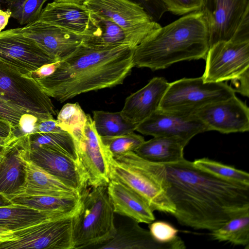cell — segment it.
Returning a JSON list of instances; mask_svg holds the SVG:
<instances>
[{"label": "cell", "instance_id": "1", "mask_svg": "<svg viewBox=\"0 0 249 249\" xmlns=\"http://www.w3.org/2000/svg\"><path fill=\"white\" fill-rule=\"evenodd\" d=\"M161 165L173 215L181 225L212 231L249 212V186L217 178L185 159Z\"/></svg>", "mask_w": 249, "mask_h": 249}, {"label": "cell", "instance_id": "2", "mask_svg": "<svg viewBox=\"0 0 249 249\" xmlns=\"http://www.w3.org/2000/svg\"><path fill=\"white\" fill-rule=\"evenodd\" d=\"M134 48L85 42L58 62L51 74L35 79L46 94L63 102L91 91L121 85L134 67Z\"/></svg>", "mask_w": 249, "mask_h": 249}, {"label": "cell", "instance_id": "3", "mask_svg": "<svg viewBox=\"0 0 249 249\" xmlns=\"http://www.w3.org/2000/svg\"><path fill=\"white\" fill-rule=\"evenodd\" d=\"M210 48L208 26L200 11L160 26L134 49V67L152 71L185 60L205 59Z\"/></svg>", "mask_w": 249, "mask_h": 249}, {"label": "cell", "instance_id": "4", "mask_svg": "<svg viewBox=\"0 0 249 249\" xmlns=\"http://www.w3.org/2000/svg\"><path fill=\"white\" fill-rule=\"evenodd\" d=\"M110 180L118 181L139 195L153 211L173 214L175 211L168 198L161 163L146 160L131 151L117 157L107 156Z\"/></svg>", "mask_w": 249, "mask_h": 249}, {"label": "cell", "instance_id": "5", "mask_svg": "<svg viewBox=\"0 0 249 249\" xmlns=\"http://www.w3.org/2000/svg\"><path fill=\"white\" fill-rule=\"evenodd\" d=\"M81 199L73 216V249H94L114 236L115 213L107 186L90 187L81 194Z\"/></svg>", "mask_w": 249, "mask_h": 249}, {"label": "cell", "instance_id": "6", "mask_svg": "<svg viewBox=\"0 0 249 249\" xmlns=\"http://www.w3.org/2000/svg\"><path fill=\"white\" fill-rule=\"evenodd\" d=\"M235 93L230 86L223 82H206L202 76L183 78L169 83L159 109L194 113L209 104L229 99Z\"/></svg>", "mask_w": 249, "mask_h": 249}, {"label": "cell", "instance_id": "7", "mask_svg": "<svg viewBox=\"0 0 249 249\" xmlns=\"http://www.w3.org/2000/svg\"><path fill=\"white\" fill-rule=\"evenodd\" d=\"M0 97L39 121L53 119L56 114L50 97L35 79L0 61Z\"/></svg>", "mask_w": 249, "mask_h": 249}, {"label": "cell", "instance_id": "8", "mask_svg": "<svg viewBox=\"0 0 249 249\" xmlns=\"http://www.w3.org/2000/svg\"><path fill=\"white\" fill-rule=\"evenodd\" d=\"M206 82L231 81L249 70V30L239 28L228 41L211 45L204 59Z\"/></svg>", "mask_w": 249, "mask_h": 249}, {"label": "cell", "instance_id": "9", "mask_svg": "<svg viewBox=\"0 0 249 249\" xmlns=\"http://www.w3.org/2000/svg\"><path fill=\"white\" fill-rule=\"evenodd\" d=\"M83 4L94 14L120 26L129 45L134 48L161 26L140 5L131 0H85Z\"/></svg>", "mask_w": 249, "mask_h": 249}, {"label": "cell", "instance_id": "10", "mask_svg": "<svg viewBox=\"0 0 249 249\" xmlns=\"http://www.w3.org/2000/svg\"><path fill=\"white\" fill-rule=\"evenodd\" d=\"M74 215L46 220L14 231L15 239L0 243V249H73Z\"/></svg>", "mask_w": 249, "mask_h": 249}, {"label": "cell", "instance_id": "11", "mask_svg": "<svg viewBox=\"0 0 249 249\" xmlns=\"http://www.w3.org/2000/svg\"><path fill=\"white\" fill-rule=\"evenodd\" d=\"M78 159L88 178L89 187L107 186L110 181L107 156L109 153L87 114L83 129L72 135Z\"/></svg>", "mask_w": 249, "mask_h": 249}, {"label": "cell", "instance_id": "12", "mask_svg": "<svg viewBox=\"0 0 249 249\" xmlns=\"http://www.w3.org/2000/svg\"><path fill=\"white\" fill-rule=\"evenodd\" d=\"M0 61L25 75L57 60L33 40L13 31L0 32Z\"/></svg>", "mask_w": 249, "mask_h": 249}, {"label": "cell", "instance_id": "13", "mask_svg": "<svg viewBox=\"0 0 249 249\" xmlns=\"http://www.w3.org/2000/svg\"><path fill=\"white\" fill-rule=\"evenodd\" d=\"M200 11L207 23L210 47L233 36L249 13V0H203Z\"/></svg>", "mask_w": 249, "mask_h": 249}, {"label": "cell", "instance_id": "14", "mask_svg": "<svg viewBox=\"0 0 249 249\" xmlns=\"http://www.w3.org/2000/svg\"><path fill=\"white\" fill-rule=\"evenodd\" d=\"M37 20L83 36L96 38L101 34L96 17L84 4L53 1L43 8Z\"/></svg>", "mask_w": 249, "mask_h": 249}, {"label": "cell", "instance_id": "15", "mask_svg": "<svg viewBox=\"0 0 249 249\" xmlns=\"http://www.w3.org/2000/svg\"><path fill=\"white\" fill-rule=\"evenodd\" d=\"M135 130L153 137H176L187 143L196 135L208 131L194 113L170 112L159 108L138 124Z\"/></svg>", "mask_w": 249, "mask_h": 249}, {"label": "cell", "instance_id": "16", "mask_svg": "<svg viewBox=\"0 0 249 249\" xmlns=\"http://www.w3.org/2000/svg\"><path fill=\"white\" fill-rule=\"evenodd\" d=\"M12 30L33 40L58 61L69 55L89 37L39 20Z\"/></svg>", "mask_w": 249, "mask_h": 249}, {"label": "cell", "instance_id": "17", "mask_svg": "<svg viewBox=\"0 0 249 249\" xmlns=\"http://www.w3.org/2000/svg\"><path fill=\"white\" fill-rule=\"evenodd\" d=\"M194 114L208 131L229 134L249 130V108L235 95L205 106Z\"/></svg>", "mask_w": 249, "mask_h": 249}, {"label": "cell", "instance_id": "18", "mask_svg": "<svg viewBox=\"0 0 249 249\" xmlns=\"http://www.w3.org/2000/svg\"><path fill=\"white\" fill-rule=\"evenodd\" d=\"M29 158L36 164L81 195L89 187L88 178L79 160L49 148L31 149Z\"/></svg>", "mask_w": 249, "mask_h": 249}, {"label": "cell", "instance_id": "19", "mask_svg": "<svg viewBox=\"0 0 249 249\" xmlns=\"http://www.w3.org/2000/svg\"><path fill=\"white\" fill-rule=\"evenodd\" d=\"M169 83L163 77H155L143 88L130 94L121 113L127 121L138 124L157 110Z\"/></svg>", "mask_w": 249, "mask_h": 249}, {"label": "cell", "instance_id": "20", "mask_svg": "<svg viewBox=\"0 0 249 249\" xmlns=\"http://www.w3.org/2000/svg\"><path fill=\"white\" fill-rule=\"evenodd\" d=\"M29 153L25 157L24 183L17 192L6 199L7 201L17 197L33 196H77L81 195L31 160Z\"/></svg>", "mask_w": 249, "mask_h": 249}, {"label": "cell", "instance_id": "21", "mask_svg": "<svg viewBox=\"0 0 249 249\" xmlns=\"http://www.w3.org/2000/svg\"><path fill=\"white\" fill-rule=\"evenodd\" d=\"M29 136L20 138L0 160V195L5 199L17 192L24 183L25 157L31 150Z\"/></svg>", "mask_w": 249, "mask_h": 249}, {"label": "cell", "instance_id": "22", "mask_svg": "<svg viewBox=\"0 0 249 249\" xmlns=\"http://www.w3.org/2000/svg\"><path fill=\"white\" fill-rule=\"evenodd\" d=\"M128 222L116 226L114 236L108 241L96 246L97 249H183L186 247L179 237L170 244L156 242L139 223L130 218Z\"/></svg>", "mask_w": 249, "mask_h": 249}, {"label": "cell", "instance_id": "23", "mask_svg": "<svg viewBox=\"0 0 249 249\" xmlns=\"http://www.w3.org/2000/svg\"><path fill=\"white\" fill-rule=\"evenodd\" d=\"M107 193L115 213L138 223L150 224L155 220L153 211L137 193L122 183L110 180Z\"/></svg>", "mask_w": 249, "mask_h": 249}, {"label": "cell", "instance_id": "24", "mask_svg": "<svg viewBox=\"0 0 249 249\" xmlns=\"http://www.w3.org/2000/svg\"><path fill=\"white\" fill-rule=\"evenodd\" d=\"M79 209L71 212L40 211L20 204L10 203L0 206V227L14 231L46 220L74 215Z\"/></svg>", "mask_w": 249, "mask_h": 249}, {"label": "cell", "instance_id": "25", "mask_svg": "<svg viewBox=\"0 0 249 249\" xmlns=\"http://www.w3.org/2000/svg\"><path fill=\"white\" fill-rule=\"evenodd\" d=\"M187 144L176 137L155 136L144 141L134 152L146 160L166 164L184 159V149Z\"/></svg>", "mask_w": 249, "mask_h": 249}, {"label": "cell", "instance_id": "26", "mask_svg": "<svg viewBox=\"0 0 249 249\" xmlns=\"http://www.w3.org/2000/svg\"><path fill=\"white\" fill-rule=\"evenodd\" d=\"M10 203L20 204L40 211L71 212L81 205V195L77 196H33L13 198Z\"/></svg>", "mask_w": 249, "mask_h": 249}, {"label": "cell", "instance_id": "27", "mask_svg": "<svg viewBox=\"0 0 249 249\" xmlns=\"http://www.w3.org/2000/svg\"><path fill=\"white\" fill-rule=\"evenodd\" d=\"M211 233L213 238L249 248V212L234 217Z\"/></svg>", "mask_w": 249, "mask_h": 249}, {"label": "cell", "instance_id": "28", "mask_svg": "<svg viewBox=\"0 0 249 249\" xmlns=\"http://www.w3.org/2000/svg\"><path fill=\"white\" fill-rule=\"evenodd\" d=\"M31 149L43 147L79 160L72 136L68 132L34 133L30 135Z\"/></svg>", "mask_w": 249, "mask_h": 249}, {"label": "cell", "instance_id": "29", "mask_svg": "<svg viewBox=\"0 0 249 249\" xmlns=\"http://www.w3.org/2000/svg\"><path fill=\"white\" fill-rule=\"evenodd\" d=\"M92 113L95 128L101 137L119 136L133 132L136 130L137 124L124 119L121 111L95 110Z\"/></svg>", "mask_w": 249, "mask_h": 249}, {"label": "cell", "instance_id": "30", "mask_svg": "<svg viewBox=\"0 0 249 249\" xmlns=\"http://www.w3.org/2000/svg\"><path fill=\"white\" fill-rule=\"evenodd\" d=\"M193 163L197 168L217 178L249 186V175L247 172L208 158L197 159Z\"/></svg>", "mask_w": 249, "mask_h": 249}, {"label": "cell", "instance_id": "31", "mask_svg": "<svg viewBox=\"0 0 249 249\" xmlns=\"http://www.w3.org/2000/svg\"><path fill=\"white\" fill-rule=\"evenodd\" d=\"M49 0H0L10 12L11 17L20 25L37 20L44 3Z\"/></svg>", "mask_w": 249, "mask_h": 249}, {"label": "cell", "instance_id": "32", "mask_svg": "<svg viewBox=\"0 0 249 249\" xmlns=\"http://www.w3.org/2000/svg\"><path fill=\"white\" fill-rule=\"evenodd\" d=\"M94 14L98 19L101 34L98 37H89L85 43L105 46L129 45L125 34L120 26L108 18Z\"/></svg>", "mask_w": 249, "mask_h": 249}, {"label": "cell", "instance_id": "33", "mask_svg": "<svg viewBox=\"0 0 249 249\" xmlns=\"http://www.w3.org/2000/svg\"><path fill=\"white\" fill-rule=\"evenodd\" d=\"M87 114L78 103L64 105L57 116V121L61 128L71 136L83 128Z\"/></svg>", "mask_w": 249, "mask_h": 249}, {"label": "cell", "instance_id": "34", "mask_svg": "<svg viewBox=\"0 0 249 249\" xmlns=\"http://www.w3.org/2000/svg\"><path fill=\"white\" fill-rule=\"evenodd\" d=\"M101 139L113 157L134 152L144 142L143 137L134 132L119 136L101 137Z\"/></svg>", "mask_w": 249, "mask_h": 249}, {"label": "cell", "instance_id": "35", "mask_svg": "<svg viewBox=\"0 0 249 249\" xmlns=\"http://www.w3.org/2000/svg\"><path fill=\"white\" fill-rule=\"evenodd\" d=\"M149 232L153 238L161 244H170L179 237L178 230L169 223L162 221H153L149 226Z\"/></svg>", "mask_w": 249, "mask_h": 249}, {"label": "cell", "instance_id": "36", "mask_svg": "<svg viewBox=\"0 0 249 249\" xmlns=\"http://www.w3.org/2000/svg\"><path fill=\"white\" fill-rule=\"evenodd\" d=\"M167 11L176 15L183 16L200 11L203 0H163Z\"/></svg>", "mask_w": 249, "mask_h": 249}, {"label": "cell", "instance_id": "37", "mask_svg": "<svg viewBox=\"0 0 249 249\" xmlns=\"http://www.w3.org/2000/svg\"><path fill=\"white\" fill-rule=\"evenodd\" d=\"M140 5L156 22L167 11L163 0H131Z\"/></svg>", "mask_w": 249, "mask_h": 249}, {"label": "cell", "instance_id": "38", "mask_svg": "<svg viewBox=\"0 0 249 249\" xmlns=\"http://www.w3.org/2000/svg\"><path fill=\"white\" fill-rule=\"evenodd\" d=\"M24 113H26L0 97V117L10 122L15 128Z\"/></svg>", "mask_w": 249, "mask_h": 249}, {"label": "cell", "instance_id": "39", "mask_svg": "<svg viewBox=\"0 0 249 249\" xmlns=\"http://www.w3.org/2000/svg\"><path fill=\"white\" fill-rule=\"evenodd\" d=\"M38 121L36 116L29 113H24L19 120L18 126L15 128L14 133L18 137L30 135L34 132Z\"/></svg>", "mask_w": 249, "mask_h": 249}, {"label": "cell", "instance_id": "40", "mask_svg": "<svg viewBox=\"0 0 249 249\" xmlns=\"http://www.w3.org/2000/svg\"><path fill=\"white\" fill-rule=\"evenodd\" d=\"M249 70L246 71L243 74L231 81V86L235 92H237L242 95L249 97Z\"/></svg>", "mask_w": 249, "mask_h": 249}, {"label": "cell", "instance_id": "41", "mask_svg": "<svg viewBox=\"0 0 249 249\" xmlns=\"http://www.w3.org/2000/svg\"><path fill=\"white\" fill-rule=\"evenodd\" d=\"M63 131L65 130L59 125L57 120L53 118L38 121L34 133L58 132Z\"/></svg>", "mask_w": 249, "mask_h": 249}, {"label": "cell", "instance_id": "42", "mask_svg": "<svg viewBox=\"0 0 249 249\" xmlns=\"http://www.w3.org/2000/svg\"><path fill=\"white\" fill-rule=\"evenodd\" d=\"M58 62L42 66L37 70L24 76L31 77L35 79L47 76L54 72L56 68Z\"/></svg>", "mask_w": 249, "mask_h": 249}, {"label": "cell", "instance_id": "43", "mask_svg": "<svg viewBox=\"0 0 249 249\" xmlns=\"http://www.w3.org/2000/svg\"><path fill=\"white\" fill-rule=\"evenodd\" d=\"M15 126L9 121L0 117V137L11 138L16 136Z\"/></svg>", "mask_w": 249, "mask_h": 249}, {"label": "cell", "instance_id": "44", "mask_svg": "<svg viewBox=\"0 0 249 249\" xmlns=\"http://www.w3.org/2000/svg\"><path fill=\"white\" fill-rule=\"evenodd\" d=\"M15 238L13 231L0 227V244L14 240Z\"/></svg>", "mask_w": 249, "mask_h": 249}, {"label": "cell", "instance_id": "45", "mask_svg": "<svg viewBox=\"0 0 249 249\" xmlns=\"http://www.w3.org/2000/svg\"><path fill=\"white\" fill-rule=\"evenodd\" d=\"M11 17V12L8 9L5 11L0 9V32L7 25L9 18Z\"/></svg>", "mask_w": 249, "mask_h": 249}, {"label": "cell", "instance_id": "46", "mask_svg": "<svg viewBox=\"0 0 249 249\" xmlns=\"http://www.w3.org/2000/svg\"><path fill=\"white\" fill-rule=\"evenodd\" d=\"M56 2H73L79 4H83L85 0H54Z\"/></svg>", "mask_w": 249, "mask_h": 249}, {"label": "cell", "instance_id": "47", "mask_svg": "<svg viewBox=\"0 0 249 249\" xmlns=\"http://www.w3.org/2000/svg\"><path fill=\"white\" fill-rule=\"evenodd\" d=\"M10 203L8 201L0 195V206L6 205Z\"/></svg>", "mask_w": 249, "mask_h": 249}, {"label": "cell", "instance_id": "48", "mask_svg": "<svg viewBox=\"0 0 249 249\" xmlns=\"http://www.w3.org/2000/svg\"><path fill=\"white\" fill-rule=\"evenodd\" d=\"M5 153H3L0 151V160L2 159V158L3 157Z\"/></svg>", "mask_w": 249, "mask_h": 249}, {"label": "cell", "instance_id": "49", "mask_svg": "<svg viewBox=\"0 0 249 249\" xmlns=\"http://www.w3.org/2000/svg\"><path fill=\"white\" fill-rule=\"evenodd\" d=\"M0 3H1V2H0V9L1 8V4Z\"/></svg>", "mask_w": 249, "mask_h": 249}]
</instances>
